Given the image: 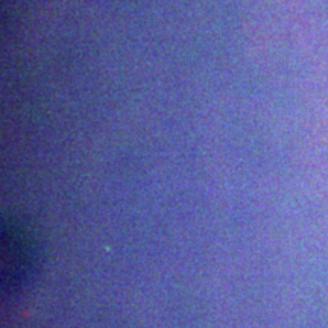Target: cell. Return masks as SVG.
<instances>
[{"mask_svg": "<svg viewBox=\"0 0 328 328\" xmlns=\"http://www.w3.org/2000/svg\"><path fill=\"white\" fill-rule=\"evenodd\" d=\"M3 235V280L6 281V289L18 287L26 281L34 265V248L29 237L17 230H5Z\"/></svg>", "mask_w": 328, "mask_h": 328, "instance_id": "1", "label": "cell"}]
</instances>
